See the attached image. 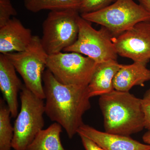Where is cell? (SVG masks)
<instances>
[{
	"instance_id": "obj_1",
	"label": "cell",
	"mask_w": 150,
	"mask_h": 150,
	"mask_svg": "<svg viewBox=\"0 0 150 150\" xmlns=\"http://www.w3.org/2000/svg\"><path fill=\"white\" fill-rule=\"evenodd\" d=\"M43 81L45 113L72 139L84 124V114L91 107L87 87L61 83L47 69L43 73Z\"/></svg>"
},
{
	"instance_id": "obj_2",
	"label": "cell",
	"mask_w": 150,
	"mask_h": 150,
	"mask_svg": "<svg viewBox=\"0 0 150 150\" xmlns=\"http://www.w3.org/2000/svg\"><path fill=\"white\" fill-rule=\"evenodd\" d=\"M105 132L130 137L145 128L142 99L129 92L113 90L100 96Z\"/></svg>"
},
{
	"instance_id": "obj_3",
	"label": "cell",
	"mask_w": 150,
	"mask_h": 150,
	"mask_svg": "<svg viewBox=\"0 0 150 150\" xmlns=\"http://www.w3.org/2000/svg\"><path fill=\"white\" fill-rule=\"evenodd\" d=\"M21 106L14 123L12 148L26 150L44 126V99L33 93L23 85L20 92Z\"/></svg>"
},
{
	"instance_id": "obj_4",
	"label": "cell",
	"mask_w": 150,
	"mask_h": 150,
	"mask_svg": "<svg viewBox=\"0 0 150 150\" xmlns=\"http://www.w3.org/2000/svg\"><path fill=\"white\" fill-rule=\"evenodd\" d=\"M89 22L100 25L116 36L142 21L150 22V14L134 0H116L106 7L93 12L81 14Z\"/></svg>"
},
{
	"instance_id": "obj_5",
	"label": "cell",
	"mask_w": 150,
	"mask_h": 150,
	"mask_svg": "<svg viewBox=\"0 0 150 150\" xmlns=\"http://www.w3.org/2000/svg\"><path fill=\"white\" fill-rule=\"evenodd\" d=\"M79 11L69 9L51 11L42 25L40 41L48 56L58 54L71 46L77 39Z\"/></svg>"
},
{
	"instance_id": "obj_6",
	"label": "cell",
	"mask_w": 150,
	"mask_h": 150,
	"mask_svg": "<svg viewBox=\"0 0 150 150\" xmlns=\"http://www.w3.org/2000/svg\"><path fill=\"white\" fill-rule=\"evenodd\" d=\"M5 55L22 78L25 87L36 96L45 99L43 75L48 55L42 46L40 38L33 35L25 51Z\"/></svg>"
},
{
	"instance_id": "obj_7",
	"label": "cell",
	"mask_w": 150,
	"mask_h": 150,
	"mask_svg": "<svg viewBox=\"0 0 150 150\" xmlns=\"http://www.w3.org/2000/svg\"><path fill=\"white\" fill-rule=\"evenodd\" d=\"M98 64L82 54L60 52L48 56L46 68L61 83L88 87Z\"/></svg>"
},
{
	"instance_id": "obj_8",
	"label": "cell",
	"mask_w": 150,
	"mask_h": 150,
	"mask_svg": "<svg viewBox=\"0 0 150 150\" xmlns=\"http://www.w3.org/2000/svg\"><path fill=\"white\" fill-rule=\"evenodd\" d=\"M77 39L65 52H76L91 58L98 64L110 60H117V54L112 40L113 36L102 26L96 30L89 22L80 17L78 22Z\"/></svg>"
},
{
	"instance_id": "obj_9",
	"label": "cell",
	"mask_w": 150,
	"mask_h": 150,
	"mask_svg": "<svg viewBox=\"0 0 150 150\" xmlns=\"http://www.w3.org/2000/svg\"><path fill=\"white\" fill-rule=\"evenodd\" d=\"M112 40L118 55L147 64L150 60V22L142 21Z\"/></svg>"
},
{
	"instance_id": "obj_10",
	"label": "cell",
	"mask_w": 150,
	"mask_h": 150,
	"mask_svg": "<svg viewBox=\"0 0 150 150\" xmlns=\"http://www.w3.org/2000/svg\"><path fill=\"white\" fill-rule=\"evenodd\" d=\"M77 134L89 138L105 150H150V145L142 144L130 137L102 132L84 123Z\"/></svg>"
},
{
	"instance_id": "obj_11",
	"label": "cell",
	"mask_w": 150,
	"mask_h": 150,
	"mask_svg": "<svg viewBox=\"0 0 150 150\" xmlns=\"http://www.w3.org/2000/svg\"><path fill=\"white\" fill-rule=\"evenodd\" d=\"M16 70L5 54H0V89L12 118L18 113V93L23 85L18 77Z\"/></svg>"
},
{
	"instance_id": "obj_12",
	"label": "cell",
	"mask_w": 150,
	"mask_h": 150,
	"mask_svg": "<svg viewBox=\"0 0 150 150\" xmlns=\"http://www.w3.org/2000/svg\"><path fill=\"white\" fill-rule=\"evenodd\" d=\"M33 35L19 20L11 18L0 28V53L5 54L25 51L29 46Z\"/></svg>"
},
{
	"instance_id": "obj_13",
	"label": "cell",
	"mask_w": 150,
	"mask_h": 150,
	"mask_svg": "<svg viewBox=\"0 0 150 150\" xmlns=\"http://www.w3.org/2000/svg\"><path fill=\"white\" fill-rule=\"evenodd\" d=\"M122 65L117 60L98 64L87 87L90 97L101 96L114 90L113 79Z\"/></svg>"
},
{
	"instance_id": "obj_14",
	"label": "cell",
	"mask_w": 150,
	"mask_h": 150,
	"mask_svg": "<svg viewBox=\"0 0 150 150\" xmlns=\"http://www.w3.org/2000/svg\"><path fill=\"white\" fill-rule=\"evenodd\" d=\"M150 81V70L146 64L134 62L131 65H122L113 80L114 89L118 91L129 92L135 86H144Z\"/></svg>"
},
{
	"instance_id": "obj_15",
	"label": "cell",
	"mask_w": 150,
	"mask_h": 150,
	"mask_svg": "<svg viewBox=\"0 0 150 150\" xmlns=\"http://www.w3.org/2000/svg\"><path fill=\"white\" fill-rule=\"evenodd\" d=\"M62 127L54 123L46 129H42L28 147L26 150H67L61 142Z\"/></svg>"
},
{
	"instance_id": "obj_16",
	"label": "cell",
	"mask_w": 150,
	"mask_h": 150,
	"mask_svg": "<svg viewBox=\"0 0 150 150\" xmlns=\"http://www.w3.org/2000/svg\"><path fill=\"white\" fill-rule=\"evenodd\" d=\"M83 0H24L26 9L31 12L43 10L59 11L73 9L79 11Z\"/></svg>"
},
{
	"instance_id": "obj_17",
	"label": "cell",
	"mask_w": 150,
	"mask_h": 150,
	"mask_svg": "<svg viewBox=\"0 0 150 150\" xmlns=\"http://www.w3.org/2000/svg\"><path fill=\"white\" fill-rule=\"evenodd\" d=\"M11 113L4 99L0 100V150H11L14 135Z\"/></svg>"
},
{
	"instance_id": "obj_18",
	"label": "cell",
	"mask_w": 150,
	"mask_h": 150,
	"mask_svg": "<svg viewBox=\"0 0 150 150\" xmlns=\"http://www.w3.org/2000/svg\"><path fill=\"white\" fill-rule=\"evenodd\" d=\"M113 0H83L79 10L81 14L99 11L110 5Z\"/></svg>"
},
{
	"instance_id": "obj_19",
	"label": "cell",
	"mask_w": 150,
	"mask_h": 150,
	"mask_svg": "<svg viewBox=\"0 0 150 150\" xmlns=\"http://www.w3.org/2000/svg\"><path fill=\"white\" fill-rule=\"evenodd\" d=\"M17 14L11 0H0V28L5 25L11 17Z\"/></svg>"
},
{
	"instance_id": "obj_20",
	"label": "cell",
	"mask_w": 150,
	"mask_h": 150,
	"mask_svg": "<svg viewBox=\"0 0 150 150\" xmlns=\"http://www.w3.org/2000/svg\"><path fill=\"white\" fill-rule=\"evenodd\" d=\"M142 100L144 114L145 128L150 131V88L146 92Z\"/></svg>"
},
{
	"instance_id": "obj_21",
	"label": "cell",
	"mask_w": 150,
	"mask_h": 150,
	"mask_svg": "<svg viewBox=\"0 0 150 150\" xmlns=\"http://www.w3.org/2000/svg\"><path fill=\"white\" fill-rule=\"evenodd\" d=\"M82 143L86 150H105L89 138L79 135Z\"/></svg>"
},
{
	"instance_id": "obj_22",
	"label": "cell",
	"mask_w": 150,
	"mask_h": 150,
	"mask_svg": "<svg viewBox=\"0 0 150 150\" xmlns=\"http://www.w3.org/2000/svg\"><path fill=\"white\" fill-rule=\"evenodd\" d=\"M141 5L150 14V0H137Z\"/></svg>"
},
{
	"instance_id": "obj_23",
	"label": "cell",
	"mask_w": 150,
	"mask_h": 150,
	"mask_svg": "<svg viewBox=\"0 0 150 150\" xmlns=\"http://www.w3.org/2000/svg\"><path fill=\"white\" fill-rule=\"evenodd\" d=\"M143 140L145 144L150 145V131H148L144 134Z\"/></svg>"
}]
</instances>
